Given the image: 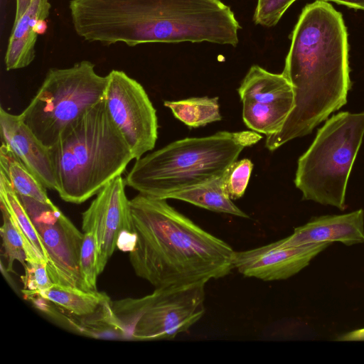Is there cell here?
I'll use <instances>...</instances> for the list:
<instances>
[{
  "label": "cell",
  "mask_w": 364,
  "mask_h": 364,
  "mask_svg": "<svg viewBox=\"0 0 364 364\" xmlns=\"http://www.w3.org/2000/svg\"><path fill=\"white\" fill-rule=\"evenodd\" d=\"M348 34L342 14L316 0L303 9L291 33L282 73L292 85L294 107L281 130L267 136L273 151L310 134L347 102L349 75Z\"/></svg>",
  "instance_id": "1"
},
{
  "label": "cell",
  "mask_w": 364,
  "mask_h": 364,
  "mask_svg": "<svg viewBox=\"0 0 364 364\" xmlns=\"http://www.w3.org/2000/svg\"><path fill=\"white\" fill-rule=\"evenodd\" d=\"M135 242L129 262L155 288L208 282L234 269L235 251L170 205L139 193L130 200Z\"/></svg>",
  "instance_id": "2"
},
{
  "label": "cell",
  "mask_w": 364,
  "mask_h": 364,
  "mask_svg": "<svg viewBox=\"0 0 364 364\" xmlns=\"http://www.w3.org/2000/svg\"><path fill=\"white\" fill-rule=\"evenodd\" d=\"M56 191L80 204L122 176L132 153L109 118L104 100L67 127L49 148Z\"/></svg>",
  "instance_id": "3"
},
{
  "label": "cell",
  "mask_w": 364,
  "mask_h": 364,
  "mask_svg": "<svg viewBox=\"0 0 364 364\" xmlns=\"http://www.w3.org/2000/svg\"><path fill=\"white\" fill-rule=\"evenodd\" d=\"M262 138L252 130L222 131L177 140L136 159L124 180L139 193L167 200L223 176L245 148Z\"/></svg>",
  "instance_id": "4"
},
{
  "label": "cell",
  "mask_w": 364,
  "mask_h": 364,
  "mask_svg": "<svg viewBox=\"0 0 364 364\" xmlns=\"http://www.w3.org/2000/svg\"><path fill=\"white\" fill-rule=\"evenodd\" d=\"M364 136V111L341 112L317 131L299 159L294 184L303 200L346 208L348 178Z\"/></svg>",
  "instance_id": "5"
},
{
  "label": "cell",
  "mask_w": 364,
  "mask_h": 364,
  "mask_svg": "<svg viewBox=\"0 0 364 364\" xmlns=\"http://www.w3.org/2000/svg\"><path fill=\"white\" fill-rule=\"evenodd\" d=\"M89 60L71 67L50 68L21 119L48 148L87 109L104 100L107 75L95 71Z\"/></svg>",
  "instance_id": "6"
},
{
  "label": "cell",
  "mask_w": 364,
  "mask_h": 364,
  "mask_svg": "<svg viewBox=\"0 0 364 364\" xmlns=\"http://www.w3.org/2000/svg\"><path fill=\"white\" fill-rule=\"evenodd\" d=\"M206 284L155 288L142 297L112 301V309L126 339L171 340L205 314Z\"/></svg>",
  "instance_id": "7"
},
{
  "label": "cell",
  "mask_w": 364,
  "mask_h": 364,
  "mask_svg": "<svg viewBox=\"0 0 364 364\" xmlns=\"http://www.w3.org/2000/svg\"><path fill=\"white\" fill-rule=\"evenodd\" d=\"M104 101L112 123L128 144L134 159L151 151L158 138L156 110L144 87L124 71L111 70Z\"/></svg>",
  "instance_id": "8"
},
{
  "label": "cell",
  "mask_w": 364,
  "mask_h": 364,
  "mask_svg": "<svg viewBox=\"0 0 364 364\" xmlns=\"http://www.w3.org/2000/svg\"><path fill=\"white\" fill-rule=\"evenodd\" d=\"M46 249V268L56 284L83 290L80 258L84 232L53 203L18 196Z\"/></svg>",
  "instance_id": "9"
},
{
  "label": "cell",
  "mask_w": 364,
  "mask_h": 364,
  "mask_svg": "<svg viewBox=\"0 0 364 364\" xmlns=\"http://www.w3.org/2000/svg\"><path fill=\"white\" fill-rule=\"evenodd\" d=\"M125 180L119 176L104 186L82 213V230L93 235L100 274L116 248L131 251L135 242L130 200Z\"/></svg>",
  "instance_id": "10"
},
{
  "label": "cell",
  "mask_w": 364,
  "mask_h": 364,
  "mask_svg": "<svg viewBox=\"0 0 364 364\" xmlns=\"http://www.w3.org/2000/svg\"><path fill=\"white\" fill-rule=\"evenodd\" d=\"M332 242L278 247L273 242L235 253L234 268L247 277L284 280L299 273Z\"/></svg>",
  "instance_id": "11"
},
{
  "label": "cell",
  "mask_w": 364,
  "mask_h": 364,
  "mask_svg": "<svg viewBox=\"0 0 364 364\" xmlns=\"http://www.w3.org/2000/svg\"><path fill=\"white\" fill-rule=\"evenodd\" d=\"M1 143L6 144L20 161L50 190L56 191L55 172L49 148L46 146L32 130L15 115L0 108Z\"/></svg>",
  "instance_id": "12"
},
{
  "label": "cell",
  "mask_w": 364,
  "mask_h": 364,
  "mask_svg": "<svg viewBox=\"0 0 364 364\" xmlns=\"http://www.w3.org/2000/svg\"><path fill=\"white\" fill-rule=\"evenodd\" d=\"M323 242H341L348 246L364 243V210L314 218L294 228L289 236L273 243L291 247Z\"/></svg>",
  "instance_id": "13"
},
{
  "label": "cell",
  "mask_w": 364,
  "mask_h": 364,
  "mask_svg": "<svg viewBox=\"0 0 364 364\" xmlns=\"http://www.w3.org/2000/svg\"><path fill=\"white\" fill-rule=\"evenodd\" d=\"M49 0H32L23 14L14 22L5 54L6 70H14L28 66L36 57L38 33L35 28L40 20L50 15Z\"/></svg>",
  "instance_id": "14"
},
{
  "label": "cell",
  "mask_w": 364,
  "mask_h": 364,
  "mask_svg": "<svg viewBox=\"0 0 364 364\" xmlns=\"http://www.w3.org/2000/svg\"><path fill=\"white\" fill-rule=\"evenodd\" d=\"M242 102H248L260 107L293 105L292 85L281 74L272 73L254 65L250 67L238 90Z\"/></svg>",
  "instance_id": "15"
},
{
  "label": "cell",
  "mask_w": 364,
  "mask_h": 364,
  "mask_svg": "<svg viewBox=\"0 0 364 364\" xmlns=\"http://www.w3.org/2000/svg\"><path fill=\"white\" fill-rule=\"evenodd\" d=\"M1 205L7 210L10 218L21 237L26 254V262L33 260L48 262L46 249L39 234L6 176L0 172Z\"/></svg>",
  "instance_id": "16"
},
{
  "label": "cell",
  "mask_w": 364,
  "mask_h": 364,
  "mask_svg": "<svg viewBox=\"0 0 364 364\" xmlns=\"http://www.w3.org/2000/svg\"><path fill=\"white\" fill-rule=\"evenodd\" d=\"M225 174L201 185L175 193L169 199L183 200L210 211L249 218L229 197L225 186Z\"/></svg>",
  "instance_id": "17"
},
{
  "label": "cell",
  "mask_w": 364,
  "mask_h": 364,
  "mask_svg": "<svg viewBox=\"0 0 364 364\" xmlns=\"http://www.w3.org/2000/svg\"><path fill=\"white\" fill-rule=\"evenodd\" d=\"M0 172L3 173L18 196L50 203L46 188L4 144L0 147Z\"/></svg>",
  "instance_id": "18"
},
{
  "label": "cell",
  "mask_w": 364,
  "mask_h": 364,
  "mask_svg": "<svg viewBox=\"0 0 364 364\" xmlns=\"http://www.w3.org/2000/svg\"><path fill=\"white\" fill-rule=\"evenodd\" d=\"M173 116L189 127L196 128L222 119L218 97H191L165 101Z\"/></svg>",
  "instance_id": "19"
},
{
  "label": "cell",
  "mask_w": 364,
  "mask_h": 364,
  "mask_svg": "<svg viewBox=\"0 0 364 364\" xmlns=\"http://www.w3.org/2000/svg\"><path fill=\"white\" fill-rule=\"evenodd\" d=\"M1 210L3 223L0 230L4 256L6 260L5 269L11 272L16 260L23 266L26 264V254L21 237L14 225L7 210L2 205Z\"/></svg>",
  "instance_id": "20"
},
{
  "label": "cell",
  "mask_w": 364,
  "mask_h": 364,
  "mask_svg": "<svg viewBox=\"0 0 364 364\" xmlns=\"http://www.w3.org/2000/svg\"><path fill=\"white\" fill-rule=\"evenodd\" d=\"M97 252L94 237L92 234L84 233L80 258V273L84 291H96L97 270Z\"/></svg>",
  "instance_id": "21"
},
{
  "label": "cell",
  "mask_w": 364,
  "mask_h": 364,
  "mask_svg": "<svg viewBox=\"0 0 364 364\" xmlns=\"http://www.w3.org/2000/svg\"><path fill=\"white\" fill-rule=\"evenodd\" d=\"M252 169L253 164L249 159L236 161L229 167L225 174V186L232 200L243 196Z\"/></svg>",
  "instance_id": "22"
},
{
  "label": "cell",
  "mask_w": 364,
  "mask_h": 364,
  "mask_svg": "<svg viewBox=\"0 0 364 364\" xmlns=\"http://www.w3.org/2000/svg\"><path fill=\"white\" fill-rule=\"evenodd\" d=\"M296 0H257L253 21L265 27L275 26Z\"/></svg>",
  "instance_id": "23"
},
{
  "label": "cell",
  "mask_w": 364,
  "mask_h": 364,
  "mask_svg": "<svg viewBox=\"0 0 364 364\" xmlns=\"http://www.w3.org/2000/svg\"><path fill=\"white\" fill-rule=\"evenodd\" d=\"M25 276L23 277L24 290L38 292L46 290L54 283L51 281L46 268V262L33 260L26 262Z\"/></svg>",
  "instance_id": "24"
},
{
  "label": "cell",
  "mask_w": 364,
  "mask_h": 364,
  "mask_svg": "<svg viewBox=\"0 0 364 364\" xmlns=\"http://www.w3.org/2000/svg\"><path fill=\"white\" fill-rule=\"evenodd\" d=\"M339 341H364V328L356 329L342 335Z\"/></svg>",
  "instance_id": "25"
},
{
  "label": "cell",
  "mask_w": 364,
  "mask_h": 364,
  "mask_svg": "<svg viewBox=\"0 0 364 364\" xmlns=\"http://www.w3.org/2000/svg\"><path fill=\"white\" fill-rule=\"evenodd\" d=\"M32 0H16L14 21L16 22L28 8Z\"/></svg>",
  "instance_id": "26"
},
{
  "label": "cell",
  "mask_w": 364,
  "mask_h": 364,
  "mask_svg": "<svg viewBox=\"0 0 364 364\" xmlns=\"http://www.w3.org/2000/svg\"><path fill=\"white\" fill-rule=\"evenodd\" d=\"M331 1L340 4H343L350 8L364 10V0H323Z\"/></svg>",
  "instance_id": "27"
}]
</instances>
